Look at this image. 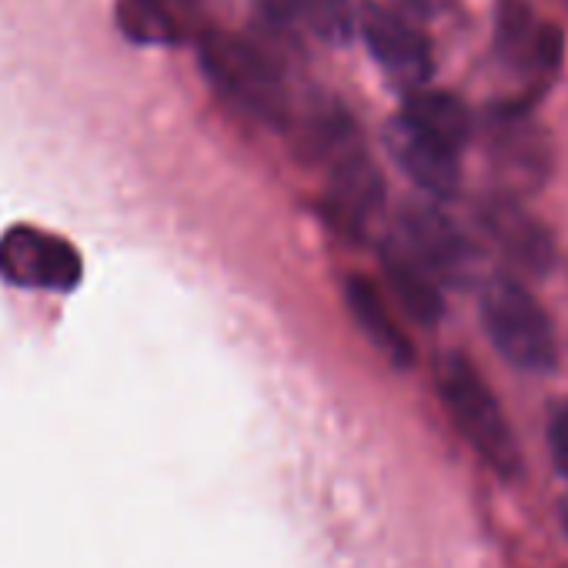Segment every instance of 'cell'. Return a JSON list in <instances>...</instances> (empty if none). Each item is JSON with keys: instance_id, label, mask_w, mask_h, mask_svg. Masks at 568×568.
Instances as JSON below:
<instances>
[{"instance_id": "obj_1", "label": "cell", "mask_w": 568, "mask_h": 568, "mask_svg": "<svg viewBox=\"0 0 568 568\" xmlns=\"http://www.w3.org/2000/svg\"><path fill=\"white\" fill-rule=\"evenodd\" d=\"M197 58L211 88L234 111L267 128L288 124L292 94H288V84H284L277 61L267 51H261L247 38H237L231 31H204L197 38Z\"/></svg>"}, {"instance_id": "obj_2", "label": "cell", "mask_w": 568, "mask_h": 568, "mask_svg": "<svg viewBox=\"0 0 568 568\" xmlns=\"http://www.w3.org/2000/svg\"><path fill=\"white\" fill-rule=\"evenodd\" d=\"M438 392H442V402H445L455 428L481 455V462L508 481L518 478L521 475L518 442H515L491 388L475 372V365L462 355H448L438 368Z\"/></svg>"}, {"instance_id": "obj_3", "label": "cell", "mask_w": 568, "mask_h": 568, "mask_svg": "<svg viewBox=\"0 0 568 568\" xmlns=\"http://www.w3.org/2000/svg\"><path fill=\"white\" fill-rule=\"evenodd\" d=\"M481 322L491 345L521 372L555 365V332L545 308L511 277H491L481 295Z\"/></svg>"}, {"instance_id": "obj_4", "label": "cell", "mask_w": 568, "mask_h": 568, "mask_svg": "<svg viewBox=\"0 0 568 568\" xmlns=\"http://www.w3.org/2000/svg\"><path fill=\"white\" fill-rule=\"evenodd\" d=\"M84 277L78 247L34 224H14L0 234V281L28 292L68 295Z\"/></svg>"}, {"instance_id": "obj_5", "label": "cell", "mask_w": 568, "mask_h": 568, "mask_svg": "<svg viewBox=\"0 0 568 568\" xmlns=\"http://www.w3.org/2000/svg\"><path fill=\"white\" fill-rule=\"evenodd\" d=\"M318 151L328 161V214L348 234H358L382 207V174L345 124H325Z\"/></svg>"}, {"instance_id": "obj_6", "label": "cell", "mask_w": 568, "mask_h": 568, "mask_svg": "<svg viewBox=\"0 0 568 568\" xmlns=\"http://www.w3.org/2000/svg\"><path fill=\"white\" fill-rule=\"evenodd\" d=\"M358 28L372 58L392 84L405 91H418L428 84L435 68L432 44L402 11H392L385 4H365L358 14Z\"/></svg>"}, {"instance_id": "obj_7", "label": "cell", "mask_w": 568, "mask_h": 568, "mask_svg": "<svg viewBox=\"0 0 568 568\" xmlns=\"http://www.w3.org/2000/svg\"><path fill=\"white\" fill-rule=\"evenodd\" d=\"M435 281L462 284L475 267V247L468 237L435 207H408L402 217V241H398Z\"/></svg>"}, {"instance_id": "obj_8", "label": "cell", "mask_w": 568, "mask_h": 568, "mask_svg": "<svg viewBox=\"0 0 568 568\" xmlns=\"http://www.w3.org/2000/svg\"><path fill=\"white\" fill-rule=\"evenodd\" d=\"M388 151L395 164L428 194L435 197H452L458 191V151L448 144L428 138L415 124H408L402 114L388 128Z\"/></svg>"}, {"instance_id": "obj_9", "label": "cell", "mask_w": 568, "mask_h": 568, "mask_svg": "<svg viewBox=\"0 0 568 568\" xmlns=\"http://www.w3.org/2000/svg\"><path fill=\"white\" fill-rule=\"evenodd\" d=\"M201 0H118V28L134 44H181Z\"/></svg>"}, {"instance_id": "obj_10", "label": "cell", "mask_w": 568, "mask_h": 568, "mask_svg": "<svg viewBox=\"0 0 568 568\" xmlns=\"http://www.w3.org/2000/svg\"><path fill=\"white\" fill-rule=\"evenodd\" d=\"M267 24L305 28L325 44H345L355 34L352 0H254Z\"/></svg>"}, {"instance_id": "obj_11", "label": "cell", "mask_w": 568, "mask_h": 568, "mask_svg": "<svg viewBox=\"0 0 568 568\" xmlns=\"http://www.w3.org/2000/svg\"><path fill=\"white\" fill-rule=\"evenodd\" d=\"M345 302H348V312L352 318L358 322V328L365 332V338L398 368H408L412 365V342L405 338V332L395 325L382 292L375 288V281L362 277V274H352L345 281Z\"/></svg>"}, {"instance_id": "obj_12", "label": "cell", "mask_w": 568, "mask_h": 568, "mask_svg": "<svg viewBox=\"0 0 568 568\" xmlns=\"http://www.w3.org/2000/svg\"><path fill=\"white\" fill-rule=\"evenodd\" d=\"M382 264L388 274V284L398 298V305L418 322V325H435L442 318V292H438V281L398 244L392 241L382 251Z\"/></svg>"}, {"instance_id": "obj_13", "label": "cell", "mask_w": 568, "mask_h": 568, "mask_svg": "<svg viewBox=\"0 0 568 568\" xmlns=\"http://www.w3.org/2000/svg\"><path fill=\"white\" fill-rule=\"evenodd\" d=\"M402 118L415 124L418 131H425L428 138L448 144L452 151H462V144L471 134V118L465 104L445 91H425V88L412 91L402 108Z\"/></svg>"}, {"instance_id": "obj_14", "label": "cell", "mask_w": 568, "mask_h": 568, "mask_svg": "<svg viewBox=\"0 0 568 568\" xmlns=\"http://www.w3.org/2000/svg\"><path fill=\"white\" fill-rule=\"evenodd\" d=\"M488 227L498 241H505V247L528 267H545L551 251H548V241L545 234L511 204H495L488 211Z\"/></svg>"}, {"instance_id": "obj_15", "label": "cell", "mask_w": 568, "mask_h": 568, "mask_svg": "<svg viewBox=\"0 0 568 568\" xmlns=\"http://www.w3.org/2000/svg\"><path fill=\"white\" fill-rule=\"evenodd\" d=\"M548 445H551V458H555L558 471L568 478V405L555 412L551 428H548Z\"/></svg>"}, {"instance_id": "obj_16", "label": "cell", "mask_w": 568, "mask_h": 568, "mask_svg": "<svg viewBox=\"0 0 568 568\" xmlns=\"http://www.w3.org/2000/svg\"><path fill=\"white\" fill-rule=\"evenodd\" d=\"M392 4H398V11L415 14V18H438L448 11L452 0H392Z\"/></svg>"}, {"instance_id": "obj_17", "label": "cell", "mask_w": 568, "mask_h": 568, "mask_svg": "<svg viewBox=\"0 0 568 568\" xmlns=\"http://www.w3.org/2000/svg\"><path fill=\"white\" fill-rule=\"evenodd\" d=\"M561 521H565V531H568V505H565V511H561Z\"/></svg>"}]
</instances>
